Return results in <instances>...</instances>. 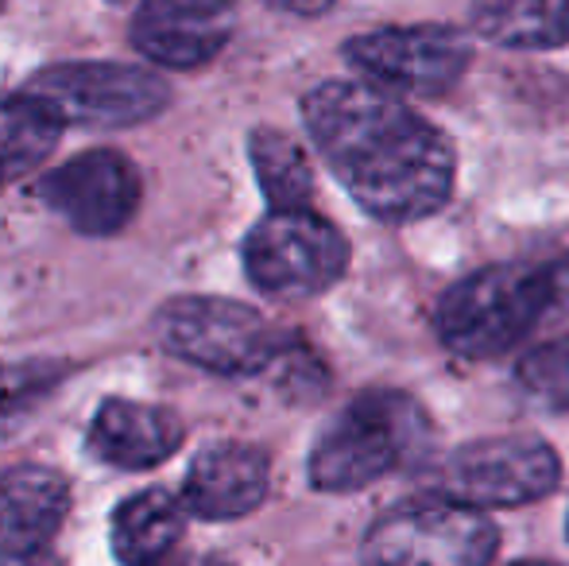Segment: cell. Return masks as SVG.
<instances>
[{"mask_svg": "<svg viewBox=\"0 0 569 566\" xmlns=\"http://www.w3.org/2000/svg\"><path fill=\"white\" fill-rule=\"evenodd\" d=\"M302 121L360 210L419 221L453 190V148L396 93L368 82H322L302 98Z\"/></svg>", "mask_w": 569, "mask_h": 566, "instance_id": "cell-1", "label": "cell"}, {"mask_svg": "<svg viewBox=\"0 0 569 566\" xmlns=\"http://www.w3.org/2000/svg\"><path fill=\"white\" fill-rule=\"evenodd\" d=\"M430 419L407 393L368 388L318 435L310 450V485L322 493H352L407 466L427 446Z\"/></svg>", "mask_w": 569, "mask_h": 566, "instance_id": "cell-2", "label": "cell"}, {"mask_svg": "<svg viewBox=\"0 0 569 566\" xmlns=\"http://www.w3.org/2000/svg\"><path fill=\"white\" fill-rule=\"evenodd\" d=\"M550 287L542 268L492 265L457 280L438 302V334L461 357L508 354L547 318Z\"/></svg>", "mask_w": 569, "mask_h": 566, "instance_id": "cell-3", "label": "cell"}, {"mask_svg": "<svg viewBox=\"0 0 569 566\" xmlns=\"http://www.w3.org/2000/svg\"><path fill=\"white\" fill-rule=\"evenodd\" d=\"M156 334L174 357L221 377L263 373L287 349V338L263 322L260 310L213 295H182L163 302L156 315Z\"/></svg>", "mask_w": 569, "mask_h": 566, "instance_id": "cell-4", "label": "cell"}, {"mask_svg": "<svg viewBox=\"0 0 569 566\" xmlns=\"http://www.w3.org/2000/svg\"><path fill=\"white\" fill-rule=\"evenodd\" d=\"M23 93L43 101L62 125L90 129L143 125L171 101V86L132 62H59L39 70Z\"/></svg>", "mask_w": 569, "mask_h": 566, "instance_id": "cell-5", "label": "cell"}, {"mask_svg": "<svg viewBox=\"0 0 569 566\" xmlns=\"http://www.w3.org/2000/svg\"><path fill=\"white\" fill-rule=\"evenodd\" d=\"M496 524L457 500L399 505L368 528L365 566H488Z\"/></svg>", "mask_w": 569, "mask_h": 566, "instance_id": "cell-6", "label": "cell"}, {"mask_svg": "<svg viewBox=\"0 0 569 566\" xmlns=\"http://www.w3.org/2000/svg\"><path fill=\"white\" fill-rule=\"evenodd\" d=\"M349 268V241L333 221L302 210H271L244 237V272L260 291L307 299L333 287Z\"/></svg>", "mask_w": 569, "mask_h": 566, "instance_id": "cell-7", "label": "cell"}, {"mask_svg": "<svg viewBox=\"0 0 569 566\" xmlns=\"http://www.w3.org/2000/svg\"><path fill=\"white\" fill-rule=\"evenodd\" d=\"M472 51L461 31L446 23H411V28H380L345 43V62L360 82L388 93L438 98L461 82Z\"/></svg>", "mask_w": 569, "mask_h": 566, "instance_id": "cell-8", "label": "cell"}, {"mask_svg": "<svg viewBox=\"0 0 569 566\" xmlns=\"http://www.w3.org/2000/svg\"><path fill=\"white\" fill-rule=\"evenodd\" d=\"M562 461L555 446L535 435H503L469 443L446 461L442 493L469 508H516L547 497Z\"/></svg>", "mask_w": 569, "mask_h": 566, "instance_id": "cell-9", "label": "cell"}, {"mask_svg": "<svg viewBox=\"0 0 569 566\" xmlns=\"http://www.w3.org/2000/svg\"><path fill=\"white\" fill-rule=\"evenodd\" d=\"M36 195L86 237H113L140 206V171L113 148L82 151L36 182Z\"/></svg>", "mask_w": 569, "mask_h": 566, "instance_id": "cell-10", "label": "cell"}, {"mask_svg": "<svg viewBox=\"0 0 569 566\" xmlns=\"http://www.w3.org/2000/svg\"><path fill=\"white\" fill-rule=\"evenodd\" d=\"M237 0H143L132 43L143 59L171 70L206 67L232 39Z\"/></svg>", "mask_w": 569, "mask_h": 566, "instance_id": "cell-11", "label": "cell"}, {"mask_svg": "<svg viewBox=\"0 0 569 566\" xmlns=\"http://www.w3.org/2000/svg\"><path fill=\"white\" fill-rule=\"evenodd\" d=\"M268 454L244 443L206 446L187 474V508L202 520H237L268 497Z\"/></svg>", "mask_w": 569, "mask_h": 566, "instance_id": "cell-12", "label": "cell"}, {"mask_svg": "<svg viewBox=\"0 0 569 566\" xmlns=\"http://www.w3.org/2000/svg\"><path fill=\"white\" fill-rule=\"evenodd\" d=\"M179 443L182 419L140 400H106L90 424V450L117 469H151L171 458Z\"/></svg>", "mask_w": 569, "mask_h": 566, "instance_id": "cell-13", "label": "cell"}, {"mask_svg": "<svg viewBox=\"0 0 569 566\" xmlns=\"http://www.w3.org/2000/svg\"><path fill=\"white\" fill-rule=\"evenodd\" d=\"M70 489L47 466H16L0 474V552H36L59 532Z\"/></svg>", "mask_w": 569, "mask_h": 566, "instance_id": "cell-14", "label": "cell"}, {"mask_svg": "<svg viewBox=\"0 0 569 566\" xmlns=\"http://www.w3.org/2000/svg\"><path fill=\"white\" fill-rule=\"evenodd\" d=\"M472 28L496 47L550 51L569 39V0H472Z\"/></svg>", "mask_w": 569, "mask_h": 566, "instance_id": "cell-15", "label": "cell"}, {"mask_svg": "<svg viewBox=\"0 0 569 566\" xmlns=\"http://www.w3.org/2000/svg\"><path fill=\"white\" fill-rule=\"evenodd\" d=\"M187 524V508L167 489L128 497L113 516V555L124 566H151L174 552Z\"/></svg>", "mask_w": 569, "mask_h": 566, "instance_id": "cell-16", "label": "cell"}, {"mask_svg": "<svg viewBox=\"0 0 569 566\" xmlns=\"http://www.w3.org/2000/svg\"><path fill=\"white\" fill-rule=\"evenodd\" d=\"M62 137V121L31 93L0 101V187L31 175Z\"/></svg>", "mask_w": 569, "mask_h": 566, "instance_id": "cell-17", "label": "cell"}, {"mask_svg": "<svg viewBox=\"0 0 569 566\" xmlns=\"http://www.w3.org/2000/svg\"><path fill=\"white\" fill-rule=\"evenodd\" d=\"M248 156H252L256 179L268 198L271 210H302L315 195V171H310L307 151L287 132L256 129L248 137Z\"/></svg>", "mask_w": 569, "mask_h": 566, "instance_id": "cell-18", "label": "cell"}, {"mask_svg": "<svg viewBox=\"0 0 569 566\" xmlns=\"http://www.w3.org/2000/svg\"><path fill=\"white\" fill-rule=\"evenodd\" d=\"M516 377L539 404L555 411H569V334L531 349L516 365Z\"/></svg>", "mask_w": 569, "mask_h": 566, "instance_id": "cell-19", "label": "cell"}, {"mask_svg": "<svg viewBox=\"0 0 569 566\" xmlns=\"http://www.w3.org/2000/svg\"><path fill=\"white\" fill-rule=\"evenodd\" d=\"M59 365H8L0 369V435H8L20 419L39 408L59 380Z\"/></svg>", "mask_w": 569, "mask_h": 566, "instance_id": "cell-20", "label": "cell"}, {"mask_svg": "<svg viewBox=\"0 0 569 566\" xmlns=\"http://www.w3.org/2000/svg\"><path fill=\"white\" fill-rule=\"evenodd\" d=\"M542 272H547V287H550L547 318H569V257L542 268Z\"/></svg>", "mask_w": 569, "mask_h": 566, "instance_id": "cell-21", "label": "cell"}, {"mask_svg": "<svg viewBox=\"0 0 569 566\" xmlns=\"http://www.w3.org/2000/svg\"><path fill=\"white\" fill-rule=\"evenodd\" d=\"M0 566H62L59 555L47 552V547H36V552H4L0 555Z\"/></svg>", "mask_w": 569, "mask_h": 566, "instance_id": "cell-22", "label": "cell"}, {"mask_svg": "<svg viewBox=\"0 0 569 566\" xmlns=\"http://www.w3.org/2000/svg\"><path fill=\"white\" fill-rule=\"evenodd\" d=\"M271 8H279V12H295V16H318L326 12V8H333L338 0H268Z\"/></svg>", "mask_w": 569, "mask_h": 566, "instance_id": "cell-23", "label": "cell"}, {"mask_svg": "<svg viewBox=\"0 0 569 566\" xmlns=\"http://www.w3.org/2000/svg\"><path fill=\"white\" fill-rule=\"evenodd\" d=\"M151 566H229L226 559H213V555H179V559H171V555H163L159 563Z\"/></svg>", "mask_w": 569, "mask_h": 566, "instance_id": "cell-24", "label": "cell"}, {"mask_svg": "<svg viewBox=\"0 0 569 566\" xmlns=\"http://www.w3.org/2000/svg\"><path fill=\"white\" fill-rule=\"evenodd\" d=\"M519 566H547V563H519Z\"/></svg>", "mask_w": 569, "mask_h": 566, "instance_id": "cell-25", "label": "cell"}, {"mask_svg": "<svg viewBox=\"0 0 569 566\" xmlns=\"http://www.w3.org/2000/svg\"><path fill=\"white\" fill-rule=\"evenodd\" d=\"M109 4H128V0H109Z\"/></svg>", "mask_w": 569, "mask_h": 566, "instance_id": "cell-26", "label": "cell"}, {"mask_svg": "<svg viewBox=\"0 0 569 566\" xmlns=\"http://www.w3.org/2000/svg\"><path fill=\"white\" fill-rule=\"evenodd\" d=\"M566 532H569V520H566Z\"/></svg>", "mask_w": 569, "mask_h": 566, "instance_id": "cell-27", "label": "cell"}]
</instances>
